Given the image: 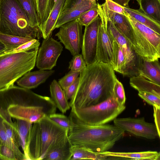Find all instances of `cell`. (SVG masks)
Returning <instances> with one entry per match:
<instances>
[{"label":"cell","mask_w":160,"mask_h":160,"mask_svg":"<svg viewBox=\"0 0 160 160\" xmlns=\"http://www.w3.org/2000/svg\"><path fill=\"white\" fill-rule=\"evenodd\" d=\"M110 35L112 38L113 45L112 67L114 71L125 76L126 64L123 53L118 43Z\"/></svg>","instance_id":"24"},{"label":"cell","mask_w":160,"mask_h":160,"mask_svg":"<svg viewBox=\"0 0 160 160\" xmlns=\"http://www.w3.org/2000/svg\"><path fill=\"white\" fill-rule=\"evenodd\" d=\"M105 7L107 31L119 45L123 53L126 64V75H139V69L142 58L136 52L132 45L124 36L115 27L109 18Z\"/></svg>","instance_id":"9"},{"label":"cell","mask_w":160,"mask_h":160,"mask_svg":"<svg viewBox=\"0 0 160 160\" xmlns=\"http://www.w3.org/2000/svg\"><path fill=\"white\" fill-rule=\"evenodd\" d=\"M132 27V47L143 60L152 61L160 57V34L128 15Z\"/></svg>","instance_id":"7"},{"label":"cell","mask_w":160,"mask_h":160,"mask_svg":"<svg viewBox=\"0 0 160 160\" xmlns=\"http://www.w3.org/2000/svg\"><path fill=\"white\" fill-rule=\"evenodd\" d=\"M54 72L53 70L46 71L40 70L33 72H29L17 82L20 87L31 89L37 87L46 80Z\"/></svg>","instance_id":"15"},{"label":"cell","mask_w":160,"mask_h":160,"mask_svg":"<svg viewBox=\"0 0 160 160\" xmlns=\"http://www.w3.org/2000/svg\"><path fill=\"white\" fill-rule=\"evenodd\" d=\"M55 0H33L40 25L43 24L46 20Z\"/></svg>","instance_id":"28"},{"label":"cell","mask_w":160,"mask_h":160,"mask_svg":"<svg viewBox=\"0 0 160 160\" xmlns=\"http://www.w3.org/2000/svg\"><path fill=\"white\" fill-rule=\"evenodd\" d=\"M98 154L110 159L160 160V153L156 151H147L138 152H114L106 151Z\"/></svg>","instance_id":"16"},{"label":"cell","mask_w":160,"mask_h":160,"mask_svg":"<svg viewBox=\"0 0 160 160\" xmlns=\"http://www.w3.org/2000/svg\"><path fill=\"white\" fill-rule=\"evenodd\" d=\"M65 0H56L54 5L45 22L39 25L42 37L46 39L50 37L54 28Z\"/></svg>","instance_id":"18"},{"label":"cell","mask_w":160,"mask_h":160,"mask_svg":"<svg viewBox=\"0 0 160 160\" xmlns=\"http://www.w3.org/2000/svg\"><path fill=\"white\" fill-rule=\"evenodd\" d=\"M107 7L109 10L121 14L128 16L123 7L111 0H105Z\"/></svg>","instance_id":"40"},{"label":"cell","mask_w":160,"mask_h":160,"mask_svg":"<svg viewBox=\"0 0 160 160\" xmlns=\"http://www.w3.org/2000/svg\"><path fill=\"white\" fill-rule=\"evenodd\" d=\"M138 95L149 104L160 107V97L148 92H139Z\"/></svg>","instance_id":"39"},{"label":"cell","mask_w":160,"mask_h":160,"mask_svg":"<svg viewBox=\"0 0 160 160\" xmlns=\"http://www.w3.org/2000/svg\"><path fill=\"white\" fill-rule=\"evenodd\" d=\"M2 118L0 115V138L2 143L6 144L13 148L21 154L22 153L18 147L13 140L10 132L5 124Z\"/></svg>","instance_id":"31"},{"label":"cell","mask_w":160,"mask_h":160,"mask_svg":"<svg viewBox=\"0 0 160 160\" xmlns=\"http://www.w3.org/2000/svg\"><path fill=\"white\" fill-rule=\"evenodd\" d=\"M72 145L70 142L62 146L55 148L49 152L44 160H70L72 157Z\"/></svg>","instance_id":"27"},{"label":"cell","mask_w":160,"mask_h":160,"mask_svg":"<svg viewBox=\"0 0 160 160\" xmlns=\"http://www.w3.org/2000/svg\"><path fill=\"white\" fill-rule=\"evenodd\" d=\"M2 0H0V4H1V2L2 1Z\"/></svg>","instance_id":"47"},{"label":"cell","mask_w":160,"mask_h":160,"mask_svg":"<svg viewBox=\"0 0 160 160\" xmlns=\"http://www.w3.org/2000/svg\"><path fill=\"white\" fill-rule=\"evenodd\" d=\"M40 44L38 39H34L24 43L13 50L3 53H15L30 51L39 48Z\"/></svg>","instance_id":"37"},{"label":"cell","mask_w":160,"mask_h":160,"mask_svg":"<svg viewBox=\"0 0 160 160\" xmlns=\"http://www.w3.org/2000/svg\"><path fill=\"white\" fill-rule=\"evenodd\" d=\"M1 143H2V141H1V139L0 138V145H1Z\"/></svg>","instance_id":"46"},{"label":"cell","mask_w":160,"mask_h":160,"mask_svg":"<svg viewBox=\"0 0 160 160\" xmlns=\"http://www.w3.org/2000/svg\"><path fill=\"white\" fill-rule=\"evenodd\" d=\"M63 50L60 42L52 37L44 39L38 48L36 64L40 70H51L56 65L58 59Z\"/></svg>","instance_id":"13"},{"label":"cell","mask_w":160,"mask_h":160,"mask_svg":"<svg viewBox=\"0 0 160 160\" xmlns=\"http://www.w3.org/2000/svg\"><path fill=\"white\" fill-rule=\"evenodd\" d=\"M139 75L160 85V65L158 60L148 61L142 59Z\"/></svg>","instance_id":"19"},{"label":"cell","mask_w":160,"mask_h":160,"mask_svg":"<svg viewBox=\"0 0 160 160\" xmlns=\"http://www.w3.org/2000/svg\"><path fill=\"white\" fill-rule=\"evenodd\" d=\"M82 26L77 19L62 25L55 34L73 56L79 54L82 48Z\"/></svg>","instance_id":"11"},{"label":"cell","mask_w":160,"mask_h":160,"mask_svg":"<svg viewBox=\"0 0 160 160\" xmlns=\"http://www.w3.org/2000/svg\"><path fill=\"white\" fill-rule=\"evenodd\" d=\"M153 116L155 124L157 127L158 132L160 134V107L153 106Z\"/></svg>","instance_id":"42"},{"label":"cell","mask_w":160,"mask_h":160,"mask_svg":"<svg viewBox=\"0 0 160 160\" xmlns=\"http://www.w3.org/2000/svg\"><path fill=\"white\" fill-rule=\"evenodd\" d=\"M101 21L99 25L97 48V62L112 64L113 45L111 37L107 31L105 2L98 3Z\"/></svg>","instance_id":"10"},{"label":"cell","mask_w":160,"mask_h":160,"mask_svg":"<svg viewBox=\"0 0 160 160\" xmlns=\"http://www.w3.org/2000/svg\"><path fill=\"white\" fill-rule=\"evenodd\" d=\"M87 1L90 2L92 3L96 4H97L96 2V0H87Z\"/></svg>","instance_id":"45"},{"label":"cell","mask_w":160,"mask_h":160,"mask_svg":"<svg viewBox=\"0 0 160 160\" xmlns=\"http://www.w3.org/2000/svg\"><path fill=\"white\" fill-rule=\"evenodd\" d=\"M123 8L128 7V3L130 0H111Z\"/></svg>","instance_id":"43"},{"label":"cell","mask_w":160,"mask_h":160,"mask_svg":"<svg viewBox=\"0 0 160 160\" xmlns=\"http://www.w3.org/2000/svg\"><path fill=\"white\" fill-rule=\"evenodd\" d=\"M69 118L71 126L68 136L72 146L96 153L102 152L112 148L124 135L125 131L114 124L93 126L86 124L72 109Z\"/></svg>","instance_id":"3"},{"label":"cell","mask_w":160,"mask_h":160,"mask_svg":"<svg viewBox=\"0 0 160 160\" xmlns=\"http://www.w3.org/2000/svg\"><path fill=\"white\" fill-rule=\"evenodd\" d=\"M114 97L119 104L125 105L126 98L124 88L122 83L117 79L114 83L113 89Z\"/></svg>","instance_id":"36"},{"label":"cell","mask_w":160,"mask_h":160,"mask_svg":"<svg viewBox=\"0 0 160 160\" xmlns=\"http://www.w3.org/2000/svg\"><path fill=\"white\" fill-rule=\"evenodd\" d=\"M98 16V6L97 3L91 9L82 14L77 19L81 25L86 26Z\"/></svg>","instance_id":"33"},{"label":"cell","mask_w":160,"mask_h":160,"mask_svg":"<svg viewBox=\"0 0 160 160\" xmlns=\"http://www.w3.org/2000/svg\"><path fill=\"white\" fill-rule=\"evenodd\" d=\"M33 39L0 33V41L6 48L5 50L3 53L13 50L24 43Z\"/></svg>","instance_id":"29"},{"label":"cell","mask_w":160,"mask_h":160,"mask_svg":"<svg viewBox=\"0 0 160 160\" xmlns=\"http://www.w3.org/2000/svg\"><path fill=\"white\" fill-rule=\"evenodd\" d=\"M68 133L48 117L34 122L23 152L27 160H43L53 149L69 142Z\"/></svg>","instance_id":"4"},{"label":"cell","mask_w":160,"mask_h":160,"mask_svg":"<svg viewBox=\"0 0 160 160\" xmlns=\"http://www.w3.org/2000/svg\"><path fill=\"white\" fill-rule=\"evenodd\" d=\"M80 72H73L71 71L64 77L59 79L58 83L63 90L71 85L78 77Z\"/></svg>","instance_id":"38"},{"label":"cell","mask_w":160,"mask_h":160,"mask_svg":"<svg viewBox=\"0 0 160 160\" xmlns=\"http://www.w3.org/2000/svg\"><path fill=\"white\" fill-rule=\"evenodd\" d=\"M105 6L108 15L114 25L128 39L132 46V27L128 16L110 11L108 8L106 4Z\"/></svg>","instance_id":"17"},{"label":"cell","mask_w":160,"mask_h":160,"mask_svg":"<svg viewBox=\"0 0 160 160\" xmlns=\"http://www.w3.org/2000/svg\"><path fill=\"white\" fill-rule=\"evenodd\" d=\"M0 33L38 40L42 37L40 27L30 25L17 0H2L0 4Z\"/></svg>","instance_id":"5"},{"label":"cell","mask_w":160,"mask_h":160,"mask_svg":"<svg viewBox=\"0 0 160 160\" xmlns=\"http://www.w3.org/2000/svg\"><path fill=\"white\" fill-rule=\"evenodd\" d=\"M17 133L18 144L24 152L29 132L32 124L31 122L25 120L17 119L15 122Z\"/></svg>","instance_id":"26"},{"label":"cell","mask_w":160,"mask_h":160,"mask_svg":"<svg viewBox=\"0 0 160 160\" xmlns=\"http://www.w3.org/2000/svg\"><path fill=\"white\" fill-rule=\"evenodd\" d=\"M51 98L56 107L62 113H66L70 108L69 103L65 92L58 82L53 80L50 86Z\"/></svg>","instance_id":"20"},{"label":"cell","mask_w":160,"mask_h":160,"mask_svg":"<svg viewBox=\"0 0 160 160\" xmlns=\"http://www.w3.org/2000/svg\"><path fill=\"white\" fill-rule=\"evenodd\" d=\"M129 83L131 86L138 92H149L160 97V85L152 82L142 76L131 77Z\"/></svg>","instance_id":"21"},{"label":"cell","mask_w":160,"mask_h":160,"mask_svg":"<svg viewBox=\"0 0 160 160\" xmlns=\"http://www.w3.org/2000/svg\"><path fill=\"white\" fill-rule=\"evenodd\" d=\"M0 159L2 160H27L24 154H19L9 146L2 143L0 146Z\"/></svg>","instance_id":"32"},{"label":"cell","mask_w":160,"mask_h":160,"mask_svg":"<svg viewBox=\"0 0 160 160\" xmlns=\"http://www.w3.org/2000/svg\"><path fill=\"white\" fill-rule=\"evenodd\" d=\"M140 10L146 16L160 24V0H136Z\"/></svg>","instance_id":"22"},{"label":"cell","mask_w":160,"mask_h":160,"mask_svg":"<svg viewBox=\"0 0 160 160\" xmlns=\"http://www.w3.org/2000/svg\"><path fill=\"white\" fill-rule=\"evenodd\" d=\"M79 80L78 77L71 85L63 90L68 100H70L74 96L78 87Z\"/></svg>","instance_id":"41"},{"label":"cell","mask_w":160,"mask_h":160,"mask_svg":"<svg viewBox=\"0 0 160 160\" xmlns=\"http://www.w3.org/2000/svg\"><path fill=\"white\" fill-rule=\"evenodd\" d=\"M113 121L117 126L136 136L149 139L160 137L155 124L146 122L144 117L116 118Z\"/></svg>","instance_id":"12"},{"label":"cell","mask_w":160,"mask_h":160,"mask_svg":"<svg viewBox=\"0 0 160 160\" xmlns=\"http://www.w3.org/2000/svg\"><path fill=\"white\" fill-rule=\"evenodd\" d=\"M127 13L140 23L160 34V24L154 21L139 10L123 8Z\"/></svg>","instance_id":"23"},{"label":"cell","mask_w":160,"mask_h":160,"mask_svg":"<svg viewBox=\"0 0 160 160\" xmlns=\"http://www.w3.org/2000/svg\"><path fill=\"white\" fill-rule=\"evenodd\" d=\"M100 21L98 16L90 24L85 26L81 49L82 55L87 65L97 62L98 35Z\"/></svg>","instance_id":"14"},{"label":"cell","mask_w":160,"mask_h":160,"mask_svg":"<svg viewBox=\"0 0 160 160\" xmlns=\"http://www.w3.org/2000/svg\"><path fill=\"white\" fill-rule=\"evenodd\" d=\"M28 17L30 25L40 27V22L33 0H17Z\"/></svg>","instance_id":"25"},{"label":"cell","mask_w":160,"mask_h":160,"mask_svg":"<svg viewBox=\"0 0 160 160\" xmlns=\"http://www.w3.org/2000/svg\"><path fill=\"white\" fill-rule=\"evenodd\" d=\"M79 75L77 89L69 102L71 108L95 105L113 96L117 78L110 65L96 62L87 65Z\"/></svg>","instance_id":"2"},{"label":"cell","mask_w":160,"mask_h":160,"mask_svg":"<svg viewBox=\"0 0 160 160\" xmlns=\"http://www.w3.org/2000/svg\"><path fill=\"white\" fill-rule=\"evenodd\" d=\"M4 45L0 41V54L3 53L5 50Z\"/></svg>","instance_id":"44"},{"label":"cell","mask_w":160,"mask_h":160,"mask_svg":"<svg viewBox=\"0 0 160 160\" xmlns=\"http://www.w3.org/2000/svg\"><path fill=\"white\" fill-rule=\"evenodd\" d=\"M38 49L0 54V89L14 85L34 68Z\"/></svg>","instance_id":"6"},{"label":"cell","mask_w":160,"mask_h":160,"mask_svg":"<svg viewBox=\"0 0 160 160\" xmlns=\"http://www.w3.org/2000/svg\"><path fill=\"white\" fill-rule=\"evenodd\" d=\"M69 63V68L73 72H80L87 65L82 54H80L73 56Z\"/></svg>","instance_id":"35"},{"label":"cell","mask_w":160,"mask_h":160,"mask_svg":"<svg viewBox=\"0 0 160 160\" xmlns=\"http://www.w3.org/2000/svg\"><path fill=\"white\" fill-rule=\"evenodd\" d=\"M56 106L50 97L14 85L0 89V115L4 122L15 126L12 118L32 123L56 113Z\"/></svg>","instance_id":"1"},{"label":"cell","mask_w":160,"mask_h":160,"mask_svg":"<svg viewBox=\"0 0 160 160\" xmlns=\"http://www.w3.org/2000/svg\"><path fill=\"white\" fill-rule=\"evenodd\" d=\"M126 108L112 96L95 105L78 109L71 108L82 122L90 125H102L113 121Z\"/></svg>","instance_id":"8"},{"label":"cell","mask_w":160,"mask_h":160,"mask_svg":"<svg viewBox=\"0 0 160 160\" xmlns=\"http://www.w3.org/2000/svg\"><path fill=\"white\" fill-rule=\"evenodd\" d=\"M72 157L70 160H103L105 158L98 153L74 146L71 147Z\"/></svg>","instance_id":"30"},{"label":"cell","mask_w":160,"mask_h":160,"mask_svg":"<svg viewBox=\"0 0 160 160\" xmlns=\"http://www.w3.org/2000/svg\"><path fill=\"white\" fill-rule=\"evenodd\" d=\"M48 117L52 121L68 131L71 127V122L69 118L63 114L56 112Z\"/></svg>","instance_id":"34"}]
</instances>
